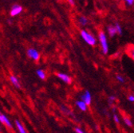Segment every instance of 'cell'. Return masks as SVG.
Returning a JSON list of instances; mask_svg holds the SVG:
<instances>
[{"mask_svg":"<svg viewBox=\"0 0 134 133\" xmlns=\"http://www.w3.org/2000/svg\"><path fill=\"white\" fill-rule=\"evenodd\" d=\"M124 121H125V124L127 126H129V127H132V121H131V120L129 118L125 117L124 118Z\"/></svg>","mask_w":134,"mask_h":133,"instance_id":"cell-16","label":"cell"},{"mask_svg":"<svg viewBox=\"0 0 134 133\" xmlns=\"http://www.w3.org/2000/svg\"><path fill=\"white\" fill-rule=\"evenodd\" d=\"M23 7L20 6V5H18V4H15L12 7L11 10H10V16L12 17H15V16L20 14L22 12H23Z\"/></svg>","mask_w":134,"mask_h":133,"instance_id":"cell-4","label":"cell"},{"mask_svg":"<svg viewBox=\"0 0 134 133\" xmlns=\"http://www.w3.org/2000/svg\"><path fill=\"white\" fill-rule=\"evenodd\" d=\"M116 100V97L114 96H110L109 97V102H110V103H113L114 101Z\"/></svg>","mask_w":134,"mask_h":133,"instance_id":"cell-20","label":"cell"},{"mask_svg":"<svg viewBox=\"0 0 134 133\" xmlns=\"http://www.w3.org/2000/svg\"><path fill=\"white\" fill-rule=\"evenodd\" d=\"M76 105H77V106L81 110V111H83V112H85V111H86L87 110V105L84 102V101H82L81 100V101H77L76 102Z\"/></svg>","mask_w":134,"mask_h":133,"instance_id":"cell-9","label":"cell"},{"mask_svg":"<svg viewBox=\"0 0 134 133\" xmlns=\"http://www.w3.org/2000/svg\"><path fill=\"white\" fill-rule=\"evenodd\" d=\"M123 1H125L127 5H132L133 3H134V0H123Z\"/></svg>","mask_w":134,"mask_h":133,"instance_id":"cell-18","label":"cell"},{"mask_svg":"<svg viewBox=\"0 0 134 133\" xmlns=\"http://www.w3.org/2000/svg\"><path fill=\"white\" fill-rule=\"evenodd\" d=\"M10 80L12 83V85H14V86H15L17 89H20L21 88V85H20V82L19 80V79L17 78L15 76L11 75L10 77Z\"/></svg>","mask_w":134,"mask_h":133,"instance_id":"cell-8","label":"cell"},{"mask_svg":"<svg viewBox=\"0 0 134 133\" xmlns=\"http://www.w3.org/2000/svg\"><path fill=\"white\" fill-rule=\"evenodd\" d=\"M78 22L81 26H86L88 23V19L86 17H84V16H81V17L79 18Z\"/></svg>","mask_w":134,"mask_h":133,"instance_id":"cell-13","label":"cell"},{"mask_svg":"<svg viewBox=\"0 0 134 133\" xmlns=\"http://www.w3.org/2000/svg\"><path fill=\"white\" fill-rule=\"evenodd\" d=\"M128 99H129V101L130 102H134V96L130 95V96L128 97Z\"/></svg>","mask_w":134,"mask_h":133,"instance_id":"cell-21","label":"cell"},{"mask_svg":"<svg viewBox=\"0 0 134 133\" xmlns=\"http://www.w3.org/2000/svg\"><path fill=\"white\" fill-rule=\"evenodd\" d=\"M81 101L85 102L87 105L91 104L92 96H91V94L89 91H86L83 93V95L81 96Z\"/></svg>","mask_w":134,"mask_h":133,"instance_id":"cell-5","label":"cell"},{"mask_svg":"<svg viewBox=\"0 0 134 133\" xmlns=\"http://www.w3.org/2000/svg\"><path fill=\"white\" fill-rule=\"evenodd\" d=\"M113 119H114V121H115L116 123H117V124H118V123L120 122L119 118H118V116H117L116 114H114V115H113Z\"/></svg>","mask_w":134,"mask_h":133,"instance_id":"cell-19","label":"cell"},{"mask_svg":"<svg viewBox=\"0 0 134 133\" xmlns=\"http://www.w3.org/2000/svg\"><path fill=\"white\" fill-rule=\"evenodd\" d=\"M116 80H118L119 82H121V83H123V82L125 81V80H124L123 77H122V76H121V75H117V76L116 77Z\"/></svg>","mask_w":134,"mask_h":133,"instance_id":"cell-17","label":"cell"},{"mask_svg":"<svg viewBox=\"0 0 134 133\" xmlns=\"http://www.w3.org/2000/svg\"><path fill=\"white\" fill-rule=\"evenodd\" d=\"M57 77L58 78H60L63 82L66 83V84H70V83L72 82V78L69 76L67 75L65 73H59L57 74Z\"/></svg>","mask_w":134,"mask_h":133,"instance_id":"cell-6","label":"cell"},{"mask_svg":"<svg viewBox=\"0 0 134 133\" xmlns=\"http://www.w3.org/2000/svg\"><path fill=\"white\" fill-rule=\"evenodd\" d=\"M115 28H116V34H122V28L121 27V26L118 23L116 24Z\"/></svg>","mask_w":134,"mask_h":133,"instance_id":"cell-15","label":"cell"},{"mask_svg":"<svg viewBox=\"0 0 134 133\" xmlns=\"http://www.w3.org/2000/svg\"><path fill=\"white\" fill-rule=\"evenodd\" d=\"M15 125H16L17 128H18L19 133H26V131L25 130L23 125L21 124V122L19 120H15Z\"/></svg>","mask_w":134,"mask_h":133,"instance_id":"cell-10","label":"cell"},{"mask_svg":"<svg viewBox=\"0 0 134 133\" xmlns=\"http://www.w3.org/2000/svg\"><path fill=\"white\" fill-rule=\"evenodd\" d=\"M36 73H37L38 77L40 79H42V80H45V79H46V73H45V72H44L43 70H38L36 71Z\"/></svg>","mask_w":134,"mask_h":133,"instance_id":"cell-12","label":"cell"},{"mask_svg":"<svg viewBox=\"0 0 134 133\" xmlns=\"http://www.w3.org/2000/svg\"><path fill=\"white\" fill-rule=\"evenodd\" d=\"M27 55L29 56V57H30L31 59H33L34 61H38L40 58V54L38 52L37 49L30 48L27 50Z\"/></svg>","mask_w":134,"mask_h":133,"instance_id":"cell-3","label":"cell"},{"mask_svg":"<svg viewBox=\"0 0 134 133\" xmlns=\"http://www.w3.org/2000/svg\"><path fill=\"white\" fill-rule=\"evenodd\" d=\"M0 122H1L2 124H5V125H7L8 128H12V124H11V122L7 118V116H6L2 112H0Z\"/></svg>","mask_w":134,"mask_h":133,"instance_id":"cell-7","label":"cell"},{"mask_svg":"<svg viewBox=\"0 0 134 133\" xmlns=\"http://www.w3.org/2000/svg\"><path fill=\"white\" fill-rule=\"evenodd\" d=\"M99 41H100V46H102V49L103 54H106L108 53L109 50V46H108V42H107V38H106V35L103 31H100L99 33Z\"/></svg>","mask_w":134,"mask_h":133,"instance_id":"cell-2","label":"cell"},{"mask_svg":"<svg viewBox=\"0 0 134 133\" xmlns=\"http://www.w3.org/2000/svg\"><path fill=\"white\" fill-rule=\"evenodd\" d=\"M75 131H76L77 133H85L81 128H77L75 129Z\"/></svg>","mask_w":134,"mask_h":133,"instance_id":"cell-22","label":"cell"},{"mask_svg":"<svg viewBox=\"0 0 134 133\" xmlns=\"http://www.w3.org/2000/svg\"><path fill=\"white\" fill-rule=\"evenodd\" d=\"M81 36L82 39L85 41L88 45H95V44L97 42L96 38L91 34L88 33L86 30H81Z\"/></svg>","mask_w":134,"mask_h":133,"instance_id":"cell-1","label":"cell"},{"mask_svg":"<svg viewBox=\"0 0 134 133\" xmlns=\"http://www.w3.org/2000/svg\"><path fill=\"white\" fill-rule=\"evenodd\" d=\"M108 33H109L110 37H114L116 34V30L115 26H109L108 27Z\"/></svg>","mask_w":134,"mask_h":133,"instance_id":"cell-11","label":"cell"},{"mask_svg":"<svg viewBox=\"0 0 134 133\" xmlns=\"http://www.w3.org/2000/svg\"><path fill=\"white\" fill-rule=\"evenodd\" d=\"M127 52L129 54V55L134 59V46H130L128 49H127Z\"/></svg>","mask_w":134,"mask_h":133,"instance_id":"cell-14","label":"cell"},{"mask_svg":"<svg viewBox=\"0 0 134 133\" xmlns=\"http://www.w3.org/2000/svg\"><path fill=\"white\" fill-rule=\"evenodd\" d=\"M67 2H68L71 6H74V3H74V0H67Z\"/></svg>","mask_w":134,"mask_h":133,"instance_id":"cell-23","label":"cell"}]
</instances>
